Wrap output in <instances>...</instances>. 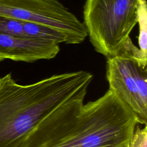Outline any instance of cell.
<instances>
[{"label": "cell", "mask_w": 147, "mask_h": 147, "mask_svg": "<svg viewBox=\"0 0 147 147\" xmlns=\"http://www.w3.org/2000/svg\"><path fill=\"white\" fill-rule=\"evenodd\" d=\"M70 99L51 112L17 147H122L140 124L131 109L113 91L84 103Z\"/></svg>", "instance_id": "obj_1"}, {"label": "cell", "mask_w": 147, "mask_h": 147, "mask_svg": "<svg viewBox=\"0 0 147 147\" xmlns=\"http://www.w3.org/2000/svg\"><path fill=\"white\" fill-rule=\"evenodd\" d=\"M93 75L86 71L56 74L22 85L11 74L0 78V147H17L28 134L63 103L86 96Z\"/></svg>", "instance_id": "obj_2"}, {"label": "cell", "mask_w": 147, "mask_h": 147, "mask_svg": "<svg viewBox=\"0 0 147 147\" xmlns=\"http://www.w3.org/2000/svg\"><path fill=\"white\" fill-rule=\"evenodd\" d=\"M138 0H86L83 24L95 50L111 57L121 55L137 23Z\"/></svg>", "instance_id": "obj_3"}, {"label": "cell", "mask_w": 147, "mask_h": 147, "mask_svg": "<svg viewBox=\"0 0 147 147\" xmlns=\"http://www.w3.org/2000/svg\"><path fill=\"white\" fill-rule=\"evenodd\" d=\"M0 16L58 29L69 44L88 36L84 24L58 0H0Z\"/></svg>", "instance_id": "obj_4"}, {"label": "cell", "mask_w": 147, "mask_h": 147, "mask_svg": "<svg viewBox=\"0 0 147 147\" xmlns=\"http://www.w3.org/2000/svg\"><path fill=\"white\" fill-rule=\"evenodd\" d=\"M109 89L131 109L140 124H147V68L133 58L119 55L107 58Z\"/></svg>", "instance_id": "obj_5"}, {"label": "cell", "mask_w": 147, "mask_h": 147, "mask_svg": "<svg viewBox=\"0 0 147 147\" xmlns=\"http://www.w3.org/2000/svg\"><path fill=\"white\" fill-rule=\"evenodd\" d=\"M60 51L59 44L41 39L0 34V56L4 59L33 63L50 60Z\"/></svg>", "instance_id": "obj_6"}, {"label": "cell", "mask_w": 147, "mask_h": 147, "mask_svg": "<svg viewBox=\"0 0 147 147\" xmlns=\"http://www.w3.org/2000/svg\"><path fill=\"white\" fill-rule=\"evenodd\" d=\"M25 36L41 39L57 44H67V37L62 32L52 27L30 22L22 21Z\"/></svg>", "instance_id": "obj_7"}, {"label": "cell", "mask_w": 147, "mask_h": 147, "mask_svg": "<svg viewBox=\"0 0 147 147\" xmlns=\"http://www.w3.org/2000/svg\"><path fill=\"white\" fill-rule=\"evenodd\" d=\"M137 21L139 26L138 49L142 58L147 61V5L146 0H138Z\"/></svg>", "instance_id": "obj_8"}, {"label": "cell", "mask_w": 147, "mask_h": 147, "mask_svg": "<svg viewBox=\"0 0 147 147\" xmlns=\"http://www.w3.org/2000/svg\"><path fill=\"white\" fill-rule=\"evenodd\" d=\"M0 34L25 36L22 21L0 16Z\"/></svg>", "instance_id": "obj_9"}, {"label": "cell", "mask_w": 147, "mask_h": 147, "mask_svg": "<svg viewBox=\"0 0 147 147\" xmlns=\"http://www.w3.org/2000/svg\"><path fill=\"white\" fill-rule=\"evenodd\" d=\"M128 147H147V126L141 128L138 125L136 127Z\"/></svg>", "instance_id": "obj_10"}, {"label": "cell", "mask_w": 147, "mask_h": 147, "mask_svg": "<svg viewBox=\"0 0 147 147\" xmlns=\"http://www.w3.org/2000/svg\"><path fill=\"white\" fill-rule=\"evenodd\" d=\"M3 60H4V59L1 56H0V61H2Z\"/></svg>", "instance_id": "obj_11"}, {"label": "cell", "mask_w": 147, "mask_h": 147, "mask_svg": "<svg viewBox=\"0 0 147 147\" xmlns=\"http://www.w3.org/2000/svg\"><path fill=\"white\" fill-rule=\"evenodd\" d=\"M123 147H128V145H125V146H124Z\"/></svg>", "instance_id": "obj_12"}, {"label": "cell", "mask_w": 147, "mask_h": 147, "mask_svg": "<svg viewBox=\"0 0 147 147\" xmlns=\"http://www.w3.org/2000/svg\"><path fill=\"white\" fill-rule=\"evenodd\" d=\"M123 146H122V147H123Z\"/></svg>", "instance_id": "obj_13"}]
</instances>
